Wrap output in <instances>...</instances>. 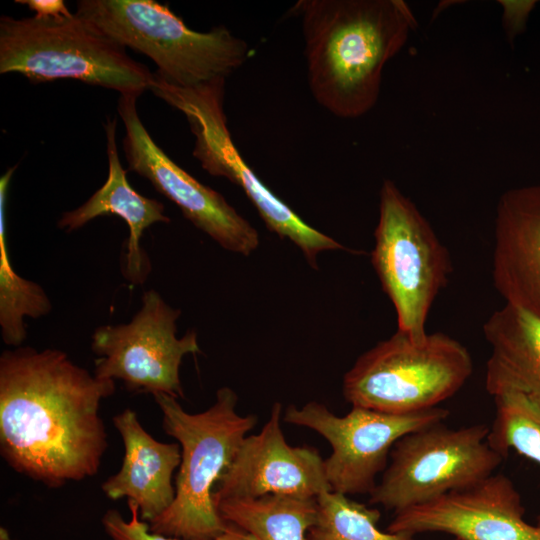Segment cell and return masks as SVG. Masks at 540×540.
<instances>
[{
	"instance_id": "6da1fadb",
	"label": "cell",
	"mask_w": 540,
	"mask_h": 540,
	"mask_svg": "<svg viewBox=\"0 0 540 540\" xmlns=\"http://www.w3.org/2000/svg\"><path fill=\"white\" fill-rule=\"evenodd\" d=\"M115 382L58 349L16 347L0 356V453L49 488L97 474L108 447L101 401Z\"/></svg>"
},
{
	"instance_id": "7a4b0ae2",
	"label": "cell",
	"mask_w": 540,
	"mask_h": 540,
	"mask_svg": "<svg viewBox=\"0 0 540 540\" xmlns=\"http://www.w3.org/2000/svg\"><path fill=\"white\" fill-rule=\"evenodd\" d=\"M308 85L329 113L354 119L377 103L385 65L417 26L402 0H299Z\"/></svg>"
},
{
	"instance_id": "3957f363",
	"label": "cell",
	"mask_w": 540,
	"mask_h": 540,
	"mask_svg": "<svg viewBox=\"0 0 540 540\" xmlns=\"http://www.w3.org/2000/svg\"><path fill=\"white\" fill-rule=\"evenodd\" d=\"M153 397L164 432L180 445L181 462L175 498L149 523L150 531L179 540H215L228 526L214 503L215 486L257 417L237 413L238 397L229 387L218 389L214 404L200 413L186 412L170 395Z\"/></svg>"
},
{
	"instance_id": "277c9868",
	"label": "cell",
	"mask_w": 540,
	"mask_h": 540,
	"mask_svg": "<svg viewBox=\"0 0 540 540\" xmlns=\"http://www.w3.org/2000/svg\"><path fill=\"white\" fill-rule=\"evenodd\" d=\"M12 72L32 83L71 78L137 97L149 90L153 78L125 47L71 12L0 18V73Z\"/></svg>"
},
{
	"instance_id": "5b68a950",
	"label": "cell",
	"mask_w": 540,
	"mask_h": 540,
	"mask_svg": "<svg viewBox=\"0 0 540 540\" xmlns=\"http://www.w3.org/2000/svg\"><path fill=\"white\" fill-rule=\"evenodd\" d=\"M76 14L119 45L148 56L161 77L181 87L226 79L250 56L247 42L225 26L194 31L154 0H80Z\"/></svg>"
},
{
	"instance_id": "8992f818",
	"label": "cell",
	"mask_w": 540,
	"mask_h": 540,
	"mask_svg": "<svg viewBox=\"0 0 540 540\" xmlns=\"http://www.w3.org/2000/svg\"><path fill=\"white\" fill-rule=\"evenodd\" d=\"M472 372V357L456 339L435 332L415 340L397 330L358 357L342 391L352 406L407 414L438 407Z\"/></svg>"
},
{
	"instance_id": "52a82bcc",
	"label": "cell",
	"mask_w": 540,
	"mask_h": 540,
	"mask_svg": "<svg viewBox=\"0 0 540 540\" xmlns=\"http://www.w3.org/2000/svg\"><path fill=\"white\" fill-rule=\"evenodd\" d=\"M225 78L192 87H181L153 73L149 90L187 119L195 137L192 155L210 175L224 177L239 186L256 208L268 230L289 239L318 268L322 251L345 247L305 223L275 195L249 167L235 146L224 112Z\"/></svg>"
},
{
	"instance_id": "ba28073f",
	"label": "cell",
	"mask_w": 540,
	"mask_h": 540,
	"mask_svg": "<svg viewBox=\"0 0 540 540\" xmlns=\"http://www.w3.org/2000/svg\"><path fill=\"white\" fill-rule=\"evenodd\" d=\"M371 261L396 311L398 330L418 340L452 266L441 243L416 205L391 180L379 195V218Z\"/></svg>"
},
{
	"instance_id": "9c48e42d",
	"label": "cell",
	"mask_w": 540,
	"mask_h": 540,
	"mask_svg": "<svg viewBox=\"0 0 540 540\" xmlns=\"http://www.w3.org/2000/svg\"><path fill=\"white\" fill-rule=\"evenodd\" d=\"M489 431L484 423L455 429L439 422L403 436L369 503L398 513L492 475L504 458L488 444Z\"/></svg>"
},
{
	"instance_id": "30bf717a",
	"label": "cell",
	"mask_w": 540,
	"mask_h": 540,
	"mask_svg": "<svg viewBox=\"0 0 540 540\" xmlns=\"http://www.w3.org/2000/svg\"><path fill=\"white\" fill-rule=\"evenodd\" d=\"M181 311L169 306L155 290L142 296V306L126 324L102 325L91 338L97 356L94 374L121 380L129 392L164 393L183 398L180 366L186 354L200 352L197 333L176 336Z\"/></svg>"
},
{
	"instance_id": "8fae6325",
	"label": "cell",
	"mask_w": 540,
	"mask_h": 540,
	"mask_svg": "<svg viewBox=\"0 0 540 540\" xmlns=\"http://www.w3.org/2000/svg\"><path fill=\"white\" fill-rule=\"evenodd\" d=\"M448 416L449 411L440 407L390 414L359 406L338 416L324 404L311 401L301 408L288 406L283 420L309 428L329 442L332 452L324 460L328 484L331 491L348 496L372 492L400 438Z\"/></svg>"
},
{
	"instance_id": "7c38bea8",
	"label": "cell",
	"mask_w": 540,
	"mask_h": 540,
	"mask_svg": "<svg viewBox=\"0 0 540 540\" xmlns=\"http://www.w3.org/2000/svg\"><path fill=\"white\" fill-rule=\"evenodd\" d=\"M134 95H120L118 113L125 126L123 148L128 169L148 179L176 204L199 230L224 249L250 255L259 245L257 230L214 189L171 160L141 122Z\"/></svg>"
},
{
	"instance_id": "4fadbf2b",
	"label": "cell",
	"mask_w": 540,
	"mask_h": 540,
	"mask_svg": "<svg viewBox=\"0 0 540 540\" xmlns=\"http://www.w3.org/2000/svg\"><path fill=\"white\" fill-rule=\"evenodd\" d=\"M512 480L492 474L464 489L395 513L386 531L444 532L461 540H540V526L524 520Z\"/></svg>"
},
{
	"instance_id": "5bb4252c",
	"label": "cell",
	"mask_w": 540,
	"mask_h": 540,
	"mask_svg": "<svg viewBox=\"0 0 540 540\" xmlns=\"http://www.w3.org/2000/svg\"><path fill=\"white\" fill-rule=\"evenodd\" d=\"M281 413V404L274 403L262 430L243 439L215 486V504L274 494L316 498L331 490L319 451L287 443L280 425Z\"/></svg>"
},
{
	"instance_id": "9a60e30c",
	"label": "cell",
	"mask_w": 540,
	"mask_h": 540,
	"mask_svg": "<svg viewBox=\"0 0 540 540\" xmlns=\"http://www.w3.org/2000/svg\"><path fill=\"white\" fill-rule=\"evenodd\" d=\"M492 279L505 303L540 317V184L512 188L500 197Z\"/></svg>"
},
{
	"instance_id": "2e32d148",
	"label": "cell",
	"mask_w": 540,
	"mask_h": 540,
	"mask_svg": "<svg viewBox=\"0 0 540 540\" xmlns=\"http://www.w3.org/2000/svg\"><path fill=\"white\" fill-rule=\"evenodd\" d=\"M112 421L121 436L124 454L119 471L102 483V491L111 500L127 498L137 505L140 518L150 523L175 498L172 477L181 462L180 445L153 438L130 408L114 415Z\"/></svg>"
},
{
	"instance_id": "e0dca14e",
	"label": "cell",
	"mask_w": 540,
	"mask_h": 540,
	"mask_svg": "<svg viewBox=\"0 0 540 540\" xmlns=\"http://www.w3.org/2000/svg\"><path fill=\"white\" fill-rule=\"evenodd\" d=\"M107 142L109 172L106 182L80 207L62 214L58 227L66 232L75 231L92 219L104 215H117L128 225L129 237L121 258V271L134 285L143 284L151 264L140 240L143 232L155 223H169L164 205L137 193L128 183L126 170L119 159L116 145L117 119L107 118L104 124Z\"/></svg>"
},
{
	"instance_id": "ac0fdd59",
	"label": "cell",
	"mask_w": 540,
	"mask_h": 540,
	"mask_svg": "<svg viewBox=\"0 0 540 540\" xmlns=\"http://www.w3.org/2000/svg\"><path fill=\"white\" fill-rule=\"evenodd\" d=\"M491 353L485 388L491 396L517 392L540 406V317L505 303L483 326Z\"/></svg>"
},
{
	"instance_id": "d6986e66",
	"label": "cell",
	"mask_w": 540,
	"mask_h": 540,
	"mask_svg": "<svg viewBox=\"0 0 540 540\" xmlns=\"http://www.w3.org/2000/svg\"><path fill=\"white\" fill-rule=\"evenodd\" d=\"M215 505L226 523L256 540H308L317 513L316 498L289 495L226 499Z\"/></svg>"
},
{
	"instance_id": "ffe728a7",
	"label": "cell",
	"mask_w": 540,
	"mask_h": 540,
	"mask_svg": "<svg viewBox=\"0 0 540 540\" xmlns=\"http://www.w3.org/2000/svg\"><path fill=\"white\" fill-rule=\"evenodd\" d=\"M16 168H9L0 178V326L3 342L14 347L27 336L24 317L40 318L52 308L42 287L19 276L9 260L5 208L8 185Z\"/></svg>"
},
{
	"instance_id": "44dd1931",
	"label": "cell",
	"mask_w": 540,
	"mask_h": 540,
	"mask_svg": "<svg viewBox=\"0 0 540 540\" xmlns=\"http://www.w3.org/2000/svg\"><path fill=\"white\" fill-rule=\"evenodd\" d=\"M317 513L308 540H415L408 533L381 531L376 508L356 502L347 495L326 491L316 497Z\"/></svg>"
},
{
	"instance_id": "7402d4cb",
	"label": "cell",
	"mask_w": 540,
	"mask_h": 540,
	"mask_svg": "<svg viewBox=\"0 0 540 540\" xmlns=\"http://www.w3.org/2000/svg\"><path fill=\"white\" fill-rule=\"evenodd\" d=\"M493 398L495 416L487 438L490 447L504 459L514 450L540 465V406L517 392Z\"/></svg>"
},
{
	"instance_id": "603a6c76",
	"label": "cell",
	"mask_w": 540,
	"mask_h": 540,
	"mask_svg": "<svg viewBox=\"0 0 540 540\" xmlns=\"http://www.w3.org/2000/svg\"><path fill=\"white\" fill-rule=\"evenodd\" d=\"M130 519L124 520L117 509L107 510L102 519V526L112 540H179L150 531L149 523L139 516L136 504L128 502ZM215 540H256L244 530L228 523L225 531Z\"/></svg>"
},
{
	"instance_id": "cb8c5ba5",
	"label": "cell",
	"mask_w": 540,
	"mask_h": 540,
	"mask_svg": "<svg viewBox=\"0 0 540 540\" xmlns=\"http://www.w3.org/2000/svg\"><path fill=\"white\" fill-rule=\"evenodd\" d=\"M503 8L502 23L510 41L525 27L526 20L534 2L499 1Z\"/></svg>"
},
{
	"instance_id": "d4e9b609",
	"label": "cell",
	"mask_w": 540,
	"mask_h": 540,
	"mask_svg": "<svg viewBox=\"0 0 540 540\" xmlns=\"http://www.w3.org/2000/svg\"><path fill=\"white\" fill-rule=\"evenodd\" d=\"M15 3L27 5L35 15L41 17H56L70 13L62 0H15Z\"/></svg>"
},
{
	"instance_id": "484cf974",
	"label": "cell",
	"mask_w": 540,
	"mask_h": 540,
	"mask_svg": "<svg viewBox=\"0 0 540 540\" xmlns=\"http://www.w3.org/2000/svg\"><path fill=\"white\" fill-rule=\"evenodd\" d=\"M0 540H16V539L12 538L8 530L5 527L1 526L0 527Z\"/></svg>"
},
{
	"instance_id": "4316f807",
	"label": "cell",
	"mask_w": 540,
	"mask_h": 540,
	"mask_svg": "<svg viewBox=\"0 0 540 540\" xmlns=\"http://www.w3.org/2000/svg\"><path fill=\"white\" fill-rule=\"evenodd\" d=\"M454 540H461V539L455 537Z\"/></svg>"
}]
</instances>
